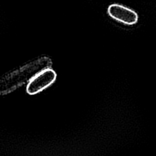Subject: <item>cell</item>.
<instances>
[{
    "mask_svg": "<svg viewBox=\"0 0 156 156\" xmlns=\"http://www.w3.org/2000/svg\"><path fill=\"white\" fill-rule=\"evenodd\" d=\"M55 72L51 69H46L34 76L28 83L26 91L29 94H34L51 85L55 80Z\"/></svg>",
    "mask_w": 156,
    "mask_h": 156,
    "instance_id": "7a4b0ae2",
    "label": "cell"
},
{
    "mask_svg": "<svg viewBox=\"0 0 156 156\" xmlns=\"http://www.w3.org/2000/svg\"><path fill=\"white\" fill-rule=\"evenodd\" d=\"M108 13L113 19L127 25L135 24L138 19L135 12L117 4H111L108 8Z\"/></svg>",
    "mask_w": 156,
    "mask_h": 156,
    "instance_id": "3957f363",
    "label": "cell"
},
{
    "mask_svg": "<svg viewBox=\"0 0 156 156\" xmlns=\"http://www.w3.org/2000/svg\"><path fill=\"white\" fill-rule=\"evenodd\" d=\"M51 60L47 57H42L6 74L0 79V94L9 93L27 82L40 72L49 68Z\"/></svg>",
    "mask_w": 156,
    "mask_h": 156,
    "instance_id": "6da1fadb",
    "label": "cell"
}]
</instances>
